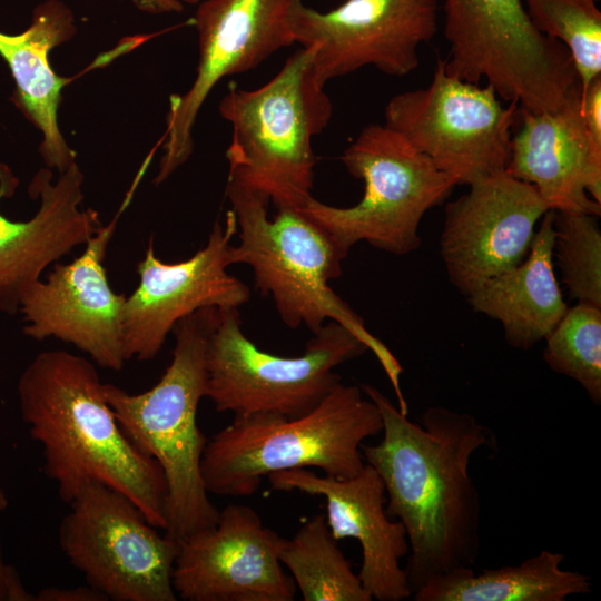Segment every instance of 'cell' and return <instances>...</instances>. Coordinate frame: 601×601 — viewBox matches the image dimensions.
Returning <instances> with one entry per match:
<instances>
[{"label": "cell", "instance_id": "5bb4252c", "mask_svg": "<svg viewBox=\"0 0 601 601\" xmlns=\"http://www.w3.org/2000/svg\"><path fill=\"white\" fill-rule=\"evenodd\" d=\"M236 233L235 215L229 209L224 224L215 221L206 245L178 263L160 260L149 240L137 265L139 284L124 306L127 361L156 357L176 323L200 308H239L249 300L248 286L227 272Z\"/></svg>", "mask_w": 601, "mask_h": 601}, {"label": "cell", "instance_id": "ffe728a7", "mask_svg": "<svg viewBox=\"0 0 601 601\" xmlns=\"http://www.w3.org/2000/svg\"><path fill=\"white\" fill-rule=\"evenodd\" d=\"M505 173L530 184L550 210L601 214V145L590 136L580 91L553 111L521 110Z\"/></svg>", "mask_w": 601, "mask_h": 601}, {"label": "cell", "instance_id": "7402d4cb", "mask_svg": "<svg viewBox=\"0 0 601 601\" xmlns=\"http://www.w3.org/2000/svg\"><path fill=\"white\" fill-rule=\"evenodd\" d=\"M553 210L541 219L524 260L466 296L474 312L501 323L505 341L529 349L544 339L568 309L553 268Z\"/></svg>", "mask_w": 601, "mask_h": 601}, {"label": "cell", "instance_id": "cb8c5ba5", "mask_svg": "<svg viewBox=\"0 0 601 601\" xmlns=\"http://www.w3.org/2000/svg\"><path fill=\"white\" fill-rule=\"evenodd\" d=\"M278 558L304 601H372L332 535L325 514L308 519L292 539L283 538Z\"/></svg>", "mask_w": 601, "mask_h": 601}, {"label": "cell", "instance_id": "8992f818", "mask_svg": "<svg viewBox=\"0 0 601 601\" xmlns=\"http://www.w3.org/2000/svg\"><path fill=\"white\" fill-rule=\"evenodd\" d=\"M314 45L293 53L263 86L230 82L219 114L231 125L228 178L267 196L277 208L299 209L312 197L313 139L333 106L315 73Z\"/></svg>", "mask_w": 601, "mask_h": 601}, {"label": "cell", "instance_id": "4dcf8cb0", "mask_svg": "<svg viewBox=\"0 0 601 601\" xmlns=\"http://www.w3.org/2000/svg\"><path fill=\"white\" fill-rule=\"evenodd\" d=\"M577 1L588 7H598L597 6L598 0H577Z\"/></svg>", "mask_w": 601, "mask_h": 601}, {"label": "cell", "instance_id": "3957f363", "mask_svg": "<svg viewBox=\"0 0 601 601\" xmlns=\"http://www.w3.org/2000/svg\"><path fill=\"white\" fill-rule=\"evenodd\" d=\"M225 194L237 224L238 245L230 246L231 265L252 268L255 288L273 299L289 328L305 325L316 333L334 321L355 334L378 359L395 391L400 411L407 414L400 362L329 286V280L342 275L347 253L299 209L277 208L275 218L269 219V198L228 177Z\"/></svg>", "mask_w": 601, "mask_h": 601}, {"label": "cell", "instance_id": "83f0119b", "mask_svg": "<svg viewBox=\"0 0 601 601\" xmlns=\"http://www.w3.org/2000/svg\"><path fill=\"white\" fill-rule=\"evenodd\" d=\"M96 588L87 584L72 588L48 587L33 595V601H108Z\"/></svg>", "mask_w": 601, "mask_h": 601}, {"label": "cell", "instance_id": "f1b7e54d", "mask_svg": "<svg viewBox=\"0 0 601 601\" xmlns=\"http://www.w3.org/2000/svg\"><path fill=\"white\" fill-rule=\"evenodd\" d=\"M0 601H33V595L24 588L18 572L8 564L0 543Z\"/></svg>", "mask_w": 601, "mask_h": 601}, {"label": "cell", "instance_id": "1f68e13d", "mask_svg": "<svg viewBox=\"0 0 601 601\" xmlns=\"http://www.w3.org/2000/svg\"><path fill=\"white\" fill-rule=\"evenodd\" d=\"M178 1L181 2L183 4L184 3H186V4H198L203 0H178Z\"/></svg>", "mask_w": 601, "mask_h": 601}, {"label": "cell", "instance_id": "ac0fdd59", "mask_svg": "<svg viewBox=\"0 0 601 601\" xmlns=\"http://www.w3.org/2000/svg\"><path fill=\"white\" fill-rule=\"evenodd\" d=\"M272 489L322 496L326 522L337 540L355 539L362 550L357 573L363 588L378 601L412 597L401 559L410 546L404 525L386 513V494L376 470L365 463L353 477L319 475L306 469L286 470L267 476Z\"/></svg>", "mask_w": 601, "mask_h": 601}, {"label": "cell", "instance_id": "f546056e", "mask_svg": "<svg viewBox=\"0 0 601 601\" xmlns=\"http://www.w3.org/2000/svg\"><path fill=\"white\" fill-rule=\"evenodd\" d=\"M7 506H8V499L4 491L0 486V515L7 509Z\"/></svg>", "mask_w": 601, "mask_h": 601}, {"label": "cell", "instance_id": "e0dca14e", "mask_svg": "<svg viewBox=\"0 0 601 601\" xmlns=\"http://www.w3.org/2000/svg\"><path fill=\"white\" fill-rule=\"evenodd\" d=\"M282 540L250 506L228 504L214 526L179 542L174 590L186 601H293Z\"/></svg>", "mask_w": 601, "mask_h": 601}, {"label": "cell", "instance_id": "484cf974", "mask_svg": "<svg viewBox=\"0 0 601 601\" xmlns=\"http://www.w3.org/2000/svg\"><path fill=\"white\" fill-rule=\"evenodd\" d=\"M523 2L535 28L569 51L582 96L601 77V11L577 0Z\"/></svg>", "mask_w": 601, "mask_h": 601}, {"label": "cell", "instance_id": "603a6c76", "mask_svg": "<svg viewBox=\"0 0 601 601\" xmlns=\"http://www.w3.org/2000/svg\"><path fill=\"white\" fill-rule=\"evenodd\" d=\"M562 552L542 550L519 565L455 568L427 580L413 592L415 601H564L592 590L591 578L562 568Z\"/></svg>", "mask_w": 601, "mask_h": 601}, {"label": "cell", "instance_id": "30bf717a", "mask_svg": "<svg viewBox=\"0 0 601 601\" xmlns=\"http://www.w3.org/2000/svg\"><path fill=\"white\" fill-rule=\"evenodd\" d=\"M518 106H504L490 85L449 75L444 59H437L426 88L388 100L384 125L456 185L469 186L505 170Z\"/></svg>", "mask_w": 601, "mask_h": 601}, {"label": "cell", "instance_id": "d4e9b609", "mask_svg": "<svg viewBox=\"0 0 601 601\" xmlns=\"http://www.w3.org/2000/svg\"><path fill=\"white\" fill-rule=\"evenodd\" d=\"M543 359L574 380L590 400L601 403V307L578 302L544 338Z\"/></svg>", "mask_w": 601, "mask_h": 601}, {"label": "cell", "instance_id": "7c38bea8", "mask_svg": "<svg viewBox=\"0 0 601 601\" xmlns=\"http://www.w3.org/2000/svg\"><path fill=\"white\" fill-rule=\"evenodd\" d=\"M303 0H203L194 24L199 58L196 77L183 96L170 97L162 156L154 180L165 181L193 154V130L205 100L225 77L257 68L295 43L292 13Z\"/></svg>", "mask_w": 601, "mask_h": 601}, {"label": "cell", "instance_id": "5b68a950", "mask_svg": "<svg viewBox=\"0 0 601 601\" xmlns=\"http://www.w3.org/2000/svg\"><path fill=\"white\" fill-rule=\"evenodd\" d=\"M356 385L339 383L313 411L290 418L274 413L234 416L207 440L200 471L208 493L246 496L270 473L316 467L348 479L365 465L363 442L380 434L376 404Z\"/></svg>", "mask_w": 601, "mask_h": 601}, {"label": "cell", "instance_id": "4316f807", "mask_svg": "<svg viewBox=\"0 0 601 601\" xmlns=\"http://www.w3.org/2000/svg\"><path fill=\"white\" fill-rule=\"evenodd\" d=\"M553 213V256L562 283L572 298L601 307V230L595 216Z\"/></svg>", "mask_w": 601, "mask_h": 601}, {"label": "cell", "instance_id": "ba28073f", "mask_svg": "<svg viewBox=\"0 0 601 601\" xmlns=\"http://www.w3.org/2000/svg\"><path fill=\"white\" fill-rule=\"evenodd\" d=\"M449 75L485 80L521 110L553 111L580 88L571 56L533 24L523 0H444Z\"/></svg>", "mask_w": 601, "mask_h": 601}, {"label": "cell", "instance_id": "4fadbf2b", "mask_svg": "<svg viewBox=\"0 0 601 601\" xmlns=\"http://www.w3.org/2000/svg\"><path fill=\"white\" fill-rule=\"evenodd\" d=\"M436 0H345L329 11L300 1L292 13L295 43L314 45V69L332 79L373 66L403 77L418 67V48L437 31Z\"/></svg>", "mask_w": 601, "mask_h": 601}, {"label": "cell", "instance_id": "7a4b0ae2", "mask_svg": "<svg viewBox=\"0 0 601 601\" xmlns=\"http://www.w3.org/2000/svg\"><path fill=\"white\" fill-rule=\"evenodd\" d=\"M95 365L66 351H45L18 380L21 417L42 446L45 473L66 503L86 485L100 483L125 494L165 530L162 470L119 426Z\"/></svg>", "mask_w": 601, "mask_h": 601}, {"label": "cell", "instance_id": "6da1fadb", "mask_svg": "<svg viewBox=\"0 0 601 601\" xmlns=\"http://www.w3.org/2000/svg\"><path fill=\"white\" fill-rule=\"evenodd\" d=\"M361 388L383 422L382 440L363 444L362 454L383 481L386 513L405 528L404 570L413 594L431 578L475 563L481 497L469 466L494 435L473 415L444 406L427 407L415 423L375 386Z\"/></svg>", "mask_w": 601, "mask_h": 601}, {"label": "cell", "instance_id": "9c48e42d", "mask_svg": "<svg viewBox=\"0 0 601 601\" xmlns=\"http://www.w3.org/2000/svg\"><path fill=\"white\" fill-rule=\"evenodd\" d=\"M368 347L337 322H326L298 356L262 351L243 332L239 308H218L206 352V396L234 416L274 413L295 418L313 411L342 381L339 365Z\"/></svg>", "mask_w": 601, "mask_h": 601}, {"label": "cell", "instance_id": "d6986e66", "mask_svg": "<svg viewBox=\"0 0 601 601\" xmlns=\"http://www.w3.org/2000/svg\"><path fill=\"white\" fill-rule=\"evenodd\" d=\"M51 169H40L29 184V194L40 199L28 220H12L0 213V311L16 314L24 293L43 270L86 245L104 226L97 211L80 208L83 174L75 161L58 180ZM0 185V198L7 193Z\"/></svg>", "mask_w": 601, "mask_h": 601}, {"label": "cell", "instance_id": "9a60e30c", "mask_svg": "<svg viewBox=\"0 0 601 601\" xmlns=\"http://www.w3.org/2000/svg\"><path fill=\"white\" fill-rule=\"evenodd\" d=\"M549 210L533 186L505 171L469 185L444 213L440 255L450 283L466 297L521 264Z\"/></svg>", "mask_w": 601, "mask_h": 601}, {"label": "cell", "instance_id": "8fae6325", "mask_svg": "<svg viewBox=\"0 0 601 601\" xmlns=\"http://www.w3.org/2000/svg\"><path fill=\"white\" fill-rule=\"evenodd\" d=\"M59 526V544L87 584L114 601H176L179 543L160 534L125 494L82 487Z\"/></svg>", "mask_w": 601, "mask_h": 601}, {"label": "cell", "instance_id": "277c9868", "mask_svg": "<svg viewBox=\"0 0 601 601\" xmlns=\"http://www.w3.org/2000/svg\"><path fill=\"white\" fill-rule=\"evenodd\" d=\"M217 312V307H204L176 323L171 362L151 388L131 394L104 383L105 398L124 433L162 470L167 484L164 532L178 543L214 526L219 518L201 476L207 439L197 424Z\"/></svg>", "mask_w": 601, "mask_h": 601}, {"label": "cell", "instance_id": "2e32d148", "mask_svg": "<svg viewBox=\"0 0 601 601\" xmlns=\"http://www.w3.org/2000/svg\"><path fill=\"white\" fill-rule=\"evenodd\" d=\"M119 215L88 240L80 256L68 264L56 263L45 280L24 293L18 309L28 337L70 343L96 365L114 371L127 361L122 337L126 295L111 288L104 259Z\"/></svg>", "mask_w": 601, "mask_h": 601}, {"label": "cell", "instance_id": "52a82bcc", "mask_svg": "<svg viewBox=\"0 0 601 601\" xmlns=\"http://www.w3.org/2000/svg\"><path fill=\"white\" fill-rule=\"evenodd\" d=\"M341 160L353 177L363 180L362 199L351 207H336L312 196L299 210L347 254L358 242L397 256L418 249L423 216L456 186L385 125L363 128Z\"/></svg>", "mask_w": 601, "mask_h": 601}, {"label": "cell", "instance_id": "44dd1931", "mask_svg": "<svg viewBox=\"0 0 601 601\" xmlns=\"http://www.w3.org/2000/svg\"><path fill=\"white\" fill-rule=\"evenodd\" d=\"M75 32L71 10L58 0L38 6L31 24L21 33L0 31V57L10 69L16 85L11 100L41 131L39 152L47 168H56L59 174L76 161V154L66 142L58 125L61 90L69 79L55 73L49 53Z\"/></svg>", "mask_w": 601, "mask_h": 601}]
</instances>
